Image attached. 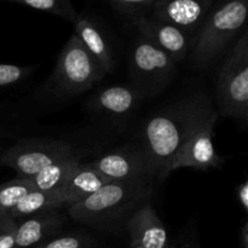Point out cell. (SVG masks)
<instances>
[{"instance_id":"obj_27","label":"cell","mask_w":248,"mask_h":248,"mask_svg":"<svg viewBox=\"0 0 248 248\" xmlns=\"http://www.w3.org/2000/svg\"><path fill=\"white\" fill-rule=\"evenodd\" d=\"M132 248H143V247H140V246H133Z\"/></svg>"},{"instance_id":"obj_21","label":"cell","mask_w":248,"mask_h":248,"mask_svg":"<svg viewBox=\"0 0 248 248\" xmlns=\"http://www.w3.org/2000/svg\"><path fill=\"white\" fill-rule=\"evenodd\" d=\"M120 14L128 18L137 16H145L149 14L156 0H107Z\"/></svg>"},{"instance_id":"obj_6","label":"cell","mask_w":248,"mask_h":248,"mask_svg":"<svg viewBox=\"0 0 248 248\" xmlns=\"http://www.w3.org/2000/svg\"><path fill=\"white\" fill-rule=\"evenodd\" d=\"M218 115L247 123L248 31L237 36L216 78Z\"/></svg>"},{"instance_id":"obj_19","label":"cell","mask_w":248,"mask_h":248,"mask_svg":"<svg viewBox=\"0 0 248 248\" xmlns=\"http://www.w3.org/2000/svg\"><path fill=\"white\" fill-rule=\"evenodd\" d=\"M4 1L24 5L31 9L57 16L70 23H74L78 17V12L72 0H4Z\"/></svg>"},{"instance_id":"obj_16","label":"cell","mask_w":248,"mask_h":248,"mask_svg":"<svg viewBox=\"0 0 248 248\" xmlns=\"http://www.w3.org/2000/svg\"><path fill=\"white\" fill-rule=\"evenodd\" d=\"M63 216L57 211L39 213L26 218L17 224L15 247L27 248L38 244L48 232H53L62 224Z\"/></svg>"},{"instance_id":"obj_25","label":"cell","mask_w":248,"mask_h":248,"mask_svg":"<svg viewBox=\"0 0 248 248\" xmlns=\"http://www.w3.org/2000/svg\"><path fill=\"white\" fill-rule=\"evenodd\" d=\"M236 196L239 203L244 208L245 212H248V182L245 181L236 189Z\"/></svg>"},{"instance_id":"obj_13","label":"cell","mask_w":248,"mask_h":248,"mask_svg":"<svg viewBox=\"0 0 248 248\" xmlns=\"http://www.w3.org/2000/svg\"><path fill=\"white\" fill-rule=\"evenodd\" d=\"M75 35L80 39L85 47L96 58L97 62L106 72V74L114 72L115 60H114L111 46L103 29L91 16L85 14H78L74 21Z\"/></svg>"},{"instance_id":"obj_26","label":"cell","mask_w":248,"mask_h":248,"mask_svg":"<svg viewBox=\"0 0 248 248\" xmlns=\"http://www.w3.org/2000/svg\"><path fill=\"white\" fill-rule=\"evenodd\" d=\"M241 236H242V242H244L245 248H248V223L246 222L244 224L241 229Z\"/></svg>"},{"instance_id":"obj_7","label":"cell","mask_w":248,"mask_h":248,"mask_svg":"<svg viewBox=\"0 0 248 248\" xmlns=\"http://www.w3.org/2000/svg\"><path fill=\"white\" fill-rule=\"evenodd\" d=\"M177 73V63L166 52L138 33L130 55L131 86L142 98L161 93Z\"/></svg>"},{"instance_id":"obj_20","label":"cell","mask_w":248,"mask_h":248,"mask_svg":"<svg viewBox=\"0 0 248 248\" xmlns=\"http://www.w3.org/2000/svg\"><path fill=\"white\" fill-rule=\"evenodd\" d=\"M34 190L27 178L18 177L0 186V215H7L24 196Z\"/></svg>"},{"instance_id":"obj_9","label":"cell","mask_w":248,"mask_h":248,"mask_svg":"<svg viewBox=\"0 0 248 248\" xmlns=\"http://www.w3.org/2000/svg\"><path fill=\"white\" fill-rule=\"evenodd\" d=\"M87 165L109 181L154 178L150 162L140 143L126 144Z\"/></svg>"},{"instance_id":"obj_5","label":"cell","mask_w":248,"mask_h":248,"mask_svg":"<svg viewBox=\"0 0 248 248\" xmlns=\"http://www.w3.org/2000/svg\"><path fill=\"white\" fill-rule=\"evenodd\" d=\"M218 116L211 99L201 93L195 113L172 161V172L186 167L206 171L219 169L224 164L213 145V128Z\"/></svg>"},{"instance_id":"obj_23","label":"cell","mask_w":248,"mask_h":248,"mask_svg":"<svg viewBox=\"0 0 248 248\" xmlns=\"http://www.w3.org/2000/svg\"><path fill=\"white\" fill-rule=\"evenodd\" d=\"M17 222L9 215L0 217V248H15Z\"/></svg>"},{"instance_id":"obj_1","label":"cell","mask_w":248,"mask_h":248,"mask_svg":"<svg viewBox=\"0 0 248 248\" xmlns=\"http://www.w3.org/2000/svg\"><path fill=\"white\" fill-rule=\"evenodd\" d=\"M154 178L111 181L84 200L67 207L75 222L98 228H113L127 222L137 210L149 203Z\"/></svg>"},{"instance_id":"obj_11","label":"cell","mask_w":248,"mask_h":248,"mask_svg":"<svg viewBox=\"0 0 248 248\" xmlns=\"http://www.w3.org/2000/svg\"><path fill=\"white\" fill-rule=\"evenodd\" d=\"M131 22L140 35L161 48L176 63L182 62L186 57L190 50L191 38L183 31L148 15L133 17Z\"/></svg>"},{"instance_id":"obj_4","label":"cell","mask_w":248,"mask_h":248,"mask_svg":"<svg viewBox=\"0 0 248 248\" xmlns=\"http://www.w3.org/2000/svg\"><path fill=\"white\" fill-rule=\"evenodd\" d=\"M106 77L96 58L87 51L75 34L58 55L50 78L43 86V96L48 101H64L89 91Z\"/></svg>"},{"instance_id":"obj_24","label":"cell","mask_w":248,"mask_h":248,"mask_svg":"<svg viewBox=\"0 0 248 248\" xmlns=\"http://www.w3.org/2000/svg\"><path fill=\"white\" fill-rule=\"evenodd\" d=\"M80 240L74 236H63L55 239L39 248H80Z\"/></svg>"},{"instance_id":"obj_2","label":"cell","mask_w":248,"mask_h":248,"mask_svg":"<svg viewBox=\"0 0 248 248\" xmlns=\"http://www.w3.org/2000/svg\"><path fill=\"white\" fill-rule=\"evenodd\" d=\"M201 93L191 94L178 103L150 116L140 135V145L147 154L153 177L162 182L172 173V161L183 140Z\"/></svg>"},{"instance_id":"obj_18","label":"cell","mask_w":248,"mask_h":248,"mask_svg":"<svg viewBox=\"0 0 248 248\" xmlns=\"http://www.w3.org/2000/svg\"><path fill=\"white\" fill-rule=\"evenodd\" d=\"M81 156L82 154L80 153L74 156L53 162L34 176L28 177L27 179L33 186L34 190L50 191L60 189L65 183V181L69 178L70 174L78 169V166L82 164Z\"/></svg>"},{"instance_id":"obj_22","label":"cell","mask_w":248,"mask_h":248,"mask_svg":"<svg viewBox=\"0 0 248 248\" xmlns=\"http://www.w3.org/2000/svg\"><path fill=\"white\" fill-rule=\"evenodd\" d=\"M33 67L28 65L0 64V87L11 86L26 79L33 70Z\"/></svg>"},{"instance_id":"obj_15","label":"cell","mask_w":248,"mask_h":248,"mask_svg":"<svg viewBox=\"0 0 248 248\" xmlns=\"http://www.w3.org/2000/svg\"><path fill=\"white\" fill-rule=\"evenodd\" d=\"M109 182L111 181L102 176L87 164H81L61 186L60 191L68 201L69 206H72L96 193Z\"/></svg>"},{"instance_id":"obj_17","label":"cell","mask_w":248,"mask_h":248,"mask_svg":"<svg viewBox=\"0 0 248 248\" xmlns=\"http://www.w3.org/2000/svg\"><path fill=\"white\" fill-rule=\"evenodd\" d=\"M63 207H69V203L62 195L60 189L50 191L31 190L7 215L17 220L39 213L58 211Z\"/></svg>"},{"instance_id":"obj_10","label":"cell","mask_w":248,"mask_h":248,"mask_svg":"<svg viewBox=\"0 0 248 248\" xmlns=\"http://www.w3.org/2000/svg\"><path fill=\"white\" fill-rule=\"evenodd\" d=\"M215 2L216 0H156L148 16L177 27L193 40Z\"/></svg>"},{"instance_id":"obj_12","label":"cell","mask_w":248,"mask_h":248,"mask_svg":"<svg viewBox=\"0 0 248 248\" xmlns=\"http://www.w3.org/2000/svg\"><path fill=\"white\" fill-rule=\"evenodd\" d=\"M133 246L166 248L167 230L150 203L136 211L126 222Z\"/></svg>"},{"instance_id":"obj_3","label":"cell","mask_w":248,"mask_h":248,"mask_svg":"<svg viewBox=\"0 0 248 248\" xmlns=\"http://www.w3.org/2000/svg\"><path fill=\"white\" fill-rule=\"evenodd\" d=\"M248 0H216L191 40V61L196 69L218 62L234 39L246 29Z\"/></svg>"},{"instance_id":"obj_28","label":"cell","mask_w":248,"mask_h":248,"mask_svg":"<svg viewBox=\"0 0 248 248\" xmlns=\"http://www.w3.org/2000/svg\"><path fill=\"white\" fill-rule=\"evenodd\" d=\"M1 216H2V215H0V217H1Z\"/></svg>"},{"instance_id":"obj_14","label":"cell","mask_w":248,"mask_h":248,"mask_svg":"<svg viewBox=\"0 0 248 248\" xmlns=\"http://www.w3.org/2000/svg\"><path fill=\"white\" fill-rule=\"evenodd\" d=\"M142 99L132 86L114 85L101 90L93 98V108L111 116H125L132 113Z\"/></svg>"},{"instance_id":"obj_8","label":"cell","mask_w":248,"mask_h":248,"mask_svg":"<svg viewBox=\"0 0 248 248\" xmlns=\"http://www.w3.org/2000/svg\"><path fill=\"white\" fill-rule=\"evenodd\" d=\"M80 154L70 143L55 138H24L0 155V164L28 178L60 160Z\"/></svg>"}]
</instances>
